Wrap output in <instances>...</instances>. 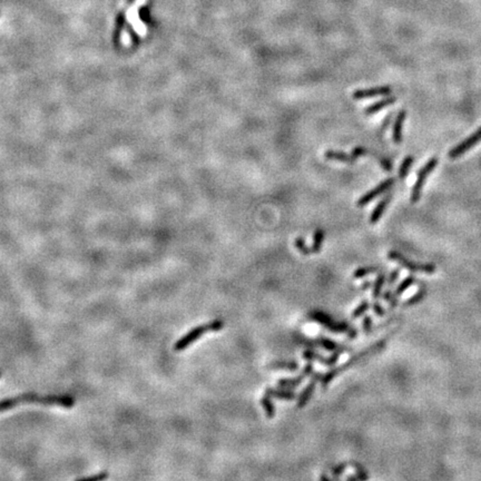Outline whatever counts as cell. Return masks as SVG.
Here are the masks:
<instances>
[{"label": "cell", "instance_id": "36", "mask_svg": "<svg viewBox=\"0 0 481 481\" xmlns=\"http://www.w3.org/2000/svg\"><path fill=\"white\" fill-rule=\"evenodd\" d=\"M372 324H373L372 317L370 315H365L363 321H362V329H363L364 333H369V332H371Z\"/></svg>", "mask_w": 481, "mask_h": 481}, {"label": "cell", "instance_id": "21", "mask_svg": "<svg viewBox=\"0 0 481 481\" xmlns=\"http://www.w3.org/2000/svg\"><path fill=\"white\" fill-rule=\"evenodd\" d=\"M385 281H386V275L384 272H382V273H380L378 276H376V279L374 280V283L372 285V296H373V299H379L381 296V292H382Z\"/></svg>", "mask_w": 481, "mask_h": 481}, {"label": "cell", "instance_id": "17", "mask_svg": "<svg viewBox=\"0 0 481 481\" xmlns=\"http://www.w3.org/2000/svg\"><path fill=\"white\" fill-rule=\"evenodd\" d=\"M391 200H392V194H391V193H390V194L386 195V196L383 198V200L379 203V205L374 208L373 212H372L371 216H370V223H371V224H375V223L381 219V216L383 215V213L385 212L386 207H388V205H389V203L391 202Z\"/></svg>", "mask_w": 481, "mask_h": 481}, {"label": "cell", "instance_id": "2", "mask_svg": "<svg viewBox=\"0 0 481 481\" xmlns=\"http://www.w3.org/2000/svg\"><path fill=\"white\" fill-rule=\"evenodd\" d=\"M384 344H385V341H379V342H376V343L374 344H372L371 346H369L368 349L366 350H363V351H361L359 352L358 354L354 355V356H352L351 359H349L346 362H344L343 364H341L340 366H336V368H333V369H331L329 370L326 373H324L323 375H322V378H321V385H322V388H326L332 381H333L336 376L340 375L342 372H344L346 370H349L351 369L352 366H354L359 363V362H361L362 360H364L365 359V356H368L370 354H373V353H376V352H379L380 350H382L384 348Z\"/></svg>", "mask_w": 481, "mask_h": 481}, {"label": "cell", "instance_id": "44", "mask_svg": "<svg viewBox=\"0 0 481 481\" xmlns=\"http://www.w3.org/2000/svg\"><path fill=\"white\" fill-rule=\"evenodd\" d=\"M0 376H2V373H0Z\"/></svg>", "mask_w": 481, "mask_h": 481}, {"label": "cell", "instance_id": "4", "mask_svg": "<svg viewBox=\"0 0 481 481\" xmlns=\"http://www.w3.org/2000/svg\"><path fill=\"white\" fill-rule=\"evenodd\" d=\"M224 325H225L224 321L213 320L211 322H208V323H206V324L195 326V328H193L190 332H187L186 334L183 335L182 338L176 342L175 345H174V350L176 352L184 351L192 343H194L195 341L200 339L202 335L208 333V332H219L223 328H224Z\"/></svg>", "mask_w": 481, "mask_h": 481}, {"label": "cell", "instance_id": "14", "mask_svg": "<svg viewBox=\"0 0 481 481\" xmlns=\"http://www.w3.org/2000/svg\"><path fill=\"white\" fill-rule=\"evenodd\" d=\"M281 389H275V388H267L265 390V393L271 395L272 398H276L279 400H286V401H292L297 398L296 393L294 391L290 390L289 388H282Z\"/></svg>", "mask_w": 481, "mask_h": 481}, {"label": "cell", "instance_id": "1", "mask_svg": "<svg viewBox=\"0 0 481 481\" xmlns=\"http://www.w3.org/2000/svg\"><path fill=\"white\" fill-rule=\"evenodd\" d=\"M29 403H38L44 405H58L63 408H72L75 405V398L71 395H39L33 393H26L14 398L5 399L0 401V412L4 411L11 410L15 406L21 404H29Z\"/></svg>", "mask_w": 481, "mask_h": 481}, {"label": "cell", "instance_id": "18", "mask_svg": "<svg viewBox=\"0 0 481 481\" xmlns=\"http://www.w3.org/2000/svg\"><path fill=\"white\" fill-rule=\"evenodd\" d=\"M395 102H396V97H394V96L383 98V99H381L380 102L374 103V104H372V105H370L364 111V114H365V115H373V114L380 112L381 110H383V108L392 105V104H394Z\"/></svg>", "mask_w": 481, "mask_h": 481}, {"label": "cell", "instance_id": "11", "mask_svg": "<svg viewBox=\"0 0 481 481\" xmlns=\"http://www.w3.org/2000/svg\"><path fill=\"white\" fill-rule=\"evenodd\" d=\"M300 342L302 344H305L306 346H321L322 349H324L325 351H329V352H334V351L345 348L344 345H340L333 340L325 338V336H319V338H315V339L304 338V339H301Z\"/></svg>", "mask_w": 481, "mask_h": 481}, {"label": "cell", "instance_id": "34", "mask_svg": "<svg viewBox=\"0 0 481 481\" xmlns=\"http://www.w3.org/2000/svg\"><path fill=\"white\" fill-rule=\"evenodd\" d=\"M108 478V473L105 472V471H103V472H99L98 474H94V475H87V477H82V478H78V480H86V481H94V480H97V481H101V480H104V479H106Z\"/></svg>", "mask_w": 481, "mask_h": 481}, {"label": "cell", "instance_id": "40", "mask_svg": "<svg viewBox=\"0 0 481 481\" xmlns=\"http://www.w3.org/2000/svg\"><path fill=\"white\" fill-rule=\"evenodd\" d=\"M370 287H372V282H371V281H365V282H363V283L361 284V286H360V290L364 291V290H368V289H370Z\"/></svg>", "mask_w": 481, "mask_h": 481}, {"label": "cell", "instance_id": "20", "mask_svg": "<svg viewBox=\"0 0 481 481\" xmlns=\"http://www.w3.org/2000/svg\"><path fill=\"white\" fill-rule=\"evenodd\" d=\"M261 405H262L263 410H264L265 415L267 416V418H269V419L274 418L275 413H276V410H275V406H274L273 402H272V396L271 395L266 394V393L263 395L261 398Z\"/></svg>", "mask_w": 481, "mask_h": 481}, {"label": "cell", "instance_id": "28", "mask_svg": "<svg viewBox=\"0 0 481 481\" xmlns=\"http://www.w3.org/2000/svg\"><path fill=\"white\" fill-rule=\"evenodd\" d=\"M302 356H303V359H305L306 361H310V362L317 361V362H322V363H323V361L325 359L323 355L317 353L316 351L311 350V349H306L302 352Z\"/></svg>", "mask_w": 481, "mask_h": 481}, {"label": "cell", "instance_id": "43", "mask_svg": "<svg viewBox=\"0 0 481 481\" xmlns=\"http://www.w3.org/2000/svg\"><path fill=\"white\" fill-rule=\"evenodd\" d=\"M346 480H348V481L358 480V477H356V474H355V475H348V477H346Z\"/></svg>", "mask_w": 481, "mask_h": 481}, {"label": "cell", "instance_id": "33", "mask_svg": "<svg viewBox=\"0 0 481 481\" xmlns=\"http://www.w3.org/2000/svg\"><path fill=\"white\" fill-rule=\"evenodd\" d=\"M346 468H348V463L346 462H342V463H339L338 465H335V467L332 468L331 470L332 477H333V479H339Z\"/></svg>", "mask_w": 481, "mask_h": 481}, {"label": "cell", "instance_id": "23", "mask_svg": "<svg viewBox=\"0 0 481 481\" xmlns=\"http://www.w3.org/2000/svg\"><path fill=\"white\" fill-rule=\"evenodd\" d=\"M415 282H416V279L414 275H408L405 279L401 281V283L398 286H396V289L394 291V295H396L398 297L400 295H402L406 290L410 289V287L415 283Z\"/></svg>", "mask_w": 481, "mask_h": 481}, {"label": "cell", "instance_id": "10", "mask_svg": "<svg viewBox=\"0 0 481 481\" xmlns=\"http://www.w3.org/2000/svg\"><path fill=\"white\" fill-rule=\"evenodd\" d=\"M394 183H395V180L393 177H390L388 178V180H385L384 182L382 183H380V184L374 187L373 190H371L369 191L368 193H365L364 195H362L360 198H359V201H358V206L362 207V206H364L368 204V203H370L372 200H374L375 197H378L379 195L381 194H383V193L385 191H388L390 187H392L394 185Z\"/></svg>", "mask_w": 481, "mask_h": 481}, {"label": "cell", "instance_id": "24", "mask_svg": "<svg viewBox=\"0 0 481 481\" xmlns=\"http://www.w3.org/2000/svg\"><path fill=\"white\" fill-rule=\"evenodd\" d=\"M425 295H426V290H425V289H420L419 291H416L412 296L408 297V299H406V300L403 302L402 306H403V307H411V306H413V305L419 304L421 301L424 300Z\"/></svg>", "mask_w": 481, "mask_h": 481}, {"label": "cell", "instance_id": "27", "mask_svg": "<svg viewBox=\"0 0 481 481\" xmlns=\"http://www.w3.org/2000/svg\"><path fill=\"white\" fill-rule=\"evenodd\" d=\"M413 162H414L413 156H408L404 158V161L402 162V164H401L400 170H399V176L401 180H403V178H405V176L408 175V173L410 172V168L413 165Z\"/></svg>", "mask_w": 481, "mask_h": 481}, {"label": "cell", "instance_id": "3", "mask_svg": "<svg viewBox=\"0 0 481 481\" xmlns=\"http://www.w3.org/2000/svg\"><path fill=\"white\" fill-rule=\"evenodd\" d=\"M309 319L311 321L315 322V323L320 324L322 326H324L325 329H328L329 331L333 332V333H343L349 336L350 339H355L358 336V331L354 329L353 326H351L346 322H336L333 317L330 316L329 314L324 313L323 311L314 310L309 312Z\"/></svg>", "mask_w": 481, "mask_h": 481}, {"label": "cell", "instance_id": "41", "mask_svg": "<svg viewBox=\"0 0 481 481\" xmlns=\"http://www.w3.org/2000/svg\"><path fill=\"white\" fill-rule=\"evenodd\" d=\"M391 116H392V115H391V114H390V115H389L388 117H386V120H385V122L383 123V125H382V128H381V131H385V130H386V127H388V125H389V123H390V120H391Z\"/></svg>", "mask_w": 481, "mask_h": 481}, {"label": "cell", "instance_id": "9", "mask_svg": "<svg viewBox=\"0 0 481 481\" xmlns=\"http://www.w3.org/2000/svg\"><path fill=\"white\" fill-rule=\"evenodd\" d=\"M313 372H314V365H313V362H310L309 361V363H307L305 366H304V369L302 370L301 373L295 376V378H285V379H280L279 381H277V385L279 386H282V388H289V389H295L297 388V386L301 385V383L303 382V381L307 378V376H310L313 374Z\"/></svg>", "mask_w": 481, "mask_h": 481}, {"label": "cell", "instance_id": "19", "mask_svg": "<svg viewBox=\"0 0 481 481\" xmlns=\"http://www.w3.org/2000/svg\"><path fill=\"white\" fill-rule=\"evenodd\" d=\"M300 368V364L296 361H274L266 365L269 370H286V371H296Z\"/></svg>", "mask_w": 481, "mask_h": 481}, {"label": "cell", "instance_id": "5", "mask_svg": "<svg viewBox=\"0 0 481 481\" xmlns=\"http://www.w3.org/2000/svg\"><path fill=\"white\" fill-rule=\"evenodd\" d=\"M388 257L391 261H394L398 263L399 265H401L403 269L408 270L410 272H420V273H425V274H433L435 271H437V266H435L433 263H418L414 261H411L408 257H405L403 254L396 252V251H390L388 253Z\"/></svg>", "mask_w": 481, "mask_h": 481}, {"label": "cell", "instance_id": "26", "mask_svg": "<svg viewBox=\"0 0 481 481\" xmlns=\"http://www.w3.org/2000/svg\"><path fill=\"white\" fill-rule=\"evenodd\" d=\"M351 350H352V349L349 348V346H345V348H343V349L338 350V351H334L333 354H332L331 356H326V358H325L324 361H323V364L326 365V366H333V365H335V363L339 361V359H340V356L342 355V353H344V352H348V351H351Z\"/></svg>", "mask_w": 481, "mask_h": 481}, {"label": "cell", "instance_id": "8", "mask_svg": "<svg viewBox=\"0 0 481 481\" xmlns=\"http://www.w3.org/2000/svg\"><path fill=\"white\" fill-rule=\"evenodd\" d=\"M480 141H481V127L478 128V130L475 131L473 134H471V135L468 138H465L463 142H461L459 145H457L454 148H452V150H451L450 153H449V157L450 158H457L461 155H463V154L467 153L470 150V148H472L473 146L477 145V144Z\"/></svg>", "mask_w": 481, "mask_h": 481}, {"label": "cell", "instance_id": "31", "mask_svg": "<svg viewBox=\"0 0 481 481\" xmlns=\"http://www.w3.org/2000/svg\"><path fill=\"white\" fill-rule=\"evenodd\" d=\"M295 246H296V249L299 250L301 254H303V255L313 254V251H312L311 247L306 245L305 240L303 239V237H297V239L295 240Z\"/></svg>", "mask_w": 481, "mask_h": 481}, {"label": "cell", "instance_id": "35", "mask_svg": "<svg viewBox=\"0 0 481 481\" xmlns=\"http://www.w3.org/2000/svg\"><path fill=\"white\" fill-rule=\"evenodd\" d=\"M138 16H140L144 23H150L151 21V14L146 6H143L138 9Z\"/></svg>", "mask_w": 481, "mask_h": 481}, {"label": "cell", "instance_id": "13", "mask_svg": "<svg viewBox=\"0 0 481 481\" xmlns=\"http://www.w3.org/2000/svg\"><path fill=\"white\" fill-rule=\"evenodd\" d=\"M391 92H392V88L390 86L372 87L368 89H358V91H355L353 93L352 97H353V99H356V101H362V99H365V98L390 95Z\"/></svg>", "mask_w": 481, "mask_h": 481}, {"label": "cell", "instance_id": "38", "mask_svg": "<svg viewBox=\"0 0 481 481\" xmlns=\"http://www.w3.org/2000/svg\"><path fill=\"white\" fill-rule=\"evenodd\" d=\"M400 275V269H395L390 273V276L388 277V286H392L395 281L398 280V277Z\"/></svg>", "mask_w": 481, "mask_h": 481}, {"label": "cell", "instance_id": "25", "mask_svg": "<svg viewBox=\"0 0 481 481\" xmlns=\"http://www.w3.org/2000/svg\"><path fill=\"white\" fill-rule=\"evenodd\" d=\"M379 271V266H362L356 269L353 272V277L354 279H363V277L368 276L370 274H373L375 272Z\"/></svg>", "mask_w": 481, "mask_h": 481}, {"label": "cell", "instance_id": "39", "mask_svg": "<svg viewBox=\"0 0 481 481\" xmlns=\"http://www.w3.org/2000/svg\"><path fill=\"white\" fill-rule=\"evenodd\" d=\"M393 294H394V293H392V292H391V290H386V291L384 292V293H383V300H384L385 302H388V303H389L390 300L392 299Z\"/></svg>", "mask_w": 481, "mask_h": 481}, {"label": "cell", "instance_id": "42", "mask_svg": "<svg viewBox=\"0 0 481 481\" xmlns=\"http://www.w3.org/2000/svg\"><path fill=\"white\" fill-rule=\"evenodd\" d=\"M320 480L330 481V480H333V477H330V475H328V474H322V475H320Z\"/></svg>", "mask_w": 481, "mask_h": 481}, {"label": "cell", "instance_id": "7", "mask_svg": "<svg viewBox=\"0 0 481 481\" xmlns=\"http://www.w3.org/2000/svg\"><path fill=\"white\" fill-rule=\"evenodd\" d=\"M322 375H323V373H321V372H316V373L312 374V378L309 381V383L306 384L303 391H302L300 395L297 396V402H296L297 408L299 409L304 408V406L310 402V400L312 396H313L314 391L316 389V384L319 381H321Z\"/></svg>", "mask_w": 481, "mask_h": 481}, {"label": "cell", "instance_id": "22", "mask_svg": "<svg viewBox=\"0 0 481 481\" xmlns=\"http://www.w3.org/2000/svg\"><path fill=\"white\" fill-rule=\"evenodd\" d=\"M324 237H325V233L322 229H317L314 232L313 243H312V246H311L312 251H313V254H316V253L321 252L322 246H323Z\"/></svg>", "mask_w": 481, "mask_h": 481}, {"label": "cell", "instance_id": "16", "mask_svg": "<svg viewBox=\"0 0 481 481\" xmlns=\"http://www.w3.org/2000/svg\"><path fill=\"white\" fill-rule=\"evenodd\" d=\"M324 156L326 158H329V160L346 163V164H354L355 161H356V158L353 155H352V154H351V155H349V154H346L344 152H341V151L329 150V151L325 152Z\"/></svg>", "mask_w": 481, "mask_h": 481}, {"label": "cell", "instance_id": "12", "mask_svg": "<svg viewBox=\"0 0 481 481\" xmlns=\"http://www.w3.org/2000/svg\"><path fill=\"white\" fill-rule=\"evenodd\" d=\"M352 155H353L355 158H359L361 156H365V155H368V156H372V157H374L376 161L379 162V164L382 166L384 170L386 172H390L391 170H392V162H391L389 158H386L384 156H381L379 155V154H376L374 153L373 151H371V150H368V148H364V147H361V146H358V147H354L353 148V151H352Z\"/></svg>", "mask_w": 481, "mask_h": 481}, {"label": "cell", "instance_id": "29", "mask_svg": "<svg viewBox=\"0 0 481 481\" xmlns=\"http://www.w3.org/2000/svg\"><path fill=\"white\" fill-rule=\"evenodd\" d=\"M369 309H370V302L368 300L362 301L360 305L356 306L355 309L353 310V312H352L351 317H352V319H358V317L364 315L365 312H368Z\"/></svg>", "mask_w": 481, "mask_h": 481}, {"label": "cell", "instance_id": "30", "mask_svg": "<svg viewBox=\"0 0 481 481\" xmlns=\"http://www.w3.org/2000/svg\"><path fill=\"white\" fill-rule=\"evenodd\" d=\"M125 25H126V16H125V14L122 12V13L117 15V18H116V31H115V42L116 43L120 42L121 32H122V29L125 27Z\"/></svg>", "mask_w": 481, "mask_h": 481}, {"label": "cell", "instance_id": "32", "mask_svg": "<svg viewBox=\"0 0 481 481\" xmlns=\"http://www.w3.org/2000/svg\"><path fill=\"white\" fill-rule=\"evenodd\" d=\"M351 465L356 471L355 474H356V477H358V480H368L369 479L368 471L365 470L363 465L360 464L359 462H351Z\"/></svg>", "mask_w": 481, "mask_h": 481}, {"label": "cell", "instance_id": "15", "mask_svg": "<svg viewBox=\"0 0 481 481\" xmlns=\"http://www.w3.org/2000/svg\"><path fill=\"white\" fill-rule=\"evenodd\" d=\"M406 117V112L404 110L400 111L398 116L395 118L394 125H393V142L395 144H400L402 142V131H403V124Z\"/></svg>", "mask_w": 481, "mask_h": 481}, {"label": "cell", "instance_id": "6", "mask_svg": "<svg viewBox=\"0 0 481 481\" xmlns=\"http://www.w3.org/2000/svg\"><path fill=\"white\" fill-rule=\"evenodd\" d=\"M438 164H439L438 157H432V158H430L428 163H426V164L422 168H421L419 174H418V178H416V181L414 183V186L412 188V193H411V202H412V203L419 202L420 197H421V192H422V188H423V185L425 183V180L428 178V176L431 174V173L433 172L434 168L438 166Z\"/></svg>", "mask_w": 481, "mask_h": 481}, {"label": "cell", "instance_id": "37", "mask_svg": "<svg viewBox=\"0 0 481 481\" xmlns=\"http://www.w3.org/2000/svg\"><path fill=\"white\" fill-rule=\"evenodd\" d=\"M372 309H373L375 315H378L380 317H382L385 315V309L381 305L378 301H375L373 304H372Z\"/></svg>", "mask_w": 481, "mask_h": 481}]
</instances>
